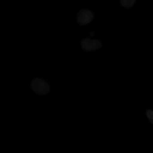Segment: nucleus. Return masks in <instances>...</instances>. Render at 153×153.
Segmentation results:
<instances>
[{
    "instance_id": "nucleus-6",
    "label": "nucleus",
    "mask_w": 153,
    "mask_h": 153,
    "mask_svg": "<svg viewBox=\"0 0 153 153\" xmlns=\"http://www.w3.org/2000/svg\"><path fill=\"white\" fill-rule=\"evenodd\" d=\"M90 35L91 36H93V35H94V33H93V32H92L90 34Z\"/></svg>"
},
{
    "instance_id": "nucleus-4",
    "label": "nucleus",
    "mask_w": 153,
    "mask_h": 153,
    "mask_svg": "<svg viewBox=\"0 0 153 153\" xmlns=\"http://www.w3.org/2000/svg\"><path fill=\"white\" fill-rule=\"evenodd\" d=\"M135 1H130V0H122L120 1V3L122 6L127 7H130L132 6L134 3Z\"/></svg>"
},
{
    "instance_id": "nucleus-3",
    "label": "nucleus",
    "mask_w": 153,
    "mask_h": 153,
    "mask_svg": "<svg viewBox=\"0 0 153 153\" xmlns=\"http://www.w3.org/2000/svg\"><path fill=\"white\" fill-rule=\"evenodd\" d=\"M81 46L85 50L92 51L100 49L102 46V44L99 40H91L87 38L82 41Z\"/></svg>"
},
{
    "instance_id": "nucleus-2",
    "label": "nucleus",
    "mask_w": 153,
    "mask_h": 153,
    "mask_svg": "<svg viewBox=\"0 0 153 153\" xmlns=\"http://www.w3.org/2000/svg\"><path fill=\"white\" fill-rule=\"evenodd\" d=\"M77 21L80 24L85 25L89 23L94 19L93 13L87 9L80 10L77 15Z\"/></svg>"
},
{
    "instance_id": "nucleus-1",
    "label": "nucleus",
    "mask_w": 153,
    "mask_h": 153,
    "mask_svg": "<svg viewBox=\"0 0 153 153\" xmlns=\"http://www.w3.org/2000/svg\"><path fill=\"white\" fill-rule=\"evenodd\" d=\"M31 87L36 93L39 95L47 94L49 91V86L48 84L40 79L34 80L31 83Z\"/></svg>"
},
{
    "instance_id": "nucleus-5",
    "label": "nucleus",
    "mask_w": 153,
    "mask_h": 153,
    "mask_svg": "<svg viewBox=\"0 0 153 153\" xmlns=\"http://www.w3.org/2000/svg\"><path fill=\"white\" fill-rule=\"evenodd\" d=\"M146 114L149 120L153 124V111L148 110L147 111Z\"/></svg>"
}]
</instances>
